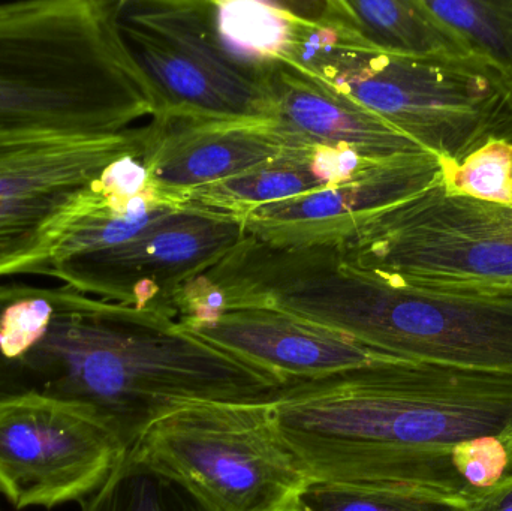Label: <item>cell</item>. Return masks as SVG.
Returning a JSON list of instances; mask_svg holds the SVG:
<instances>
[{
    "instance_id": "cell-1",
    "label": "cell",
    "mask_w": 512,
    "mask_h": 511,
    "mask_svg": "<svg viewBox=\"0 0 512 511\" xmlns=\"http://www.w3.org/2000/svg\"><path fill=\"white\" fill-rule=\"evenodd\" d=\"M267 413L313 482L372 485L405 453L512 428V375L388 356L289 384Z\"/></svg>"
},
{
    "instance_id": "cell-2",
    "label": "cell",
    "mask_w": 512,
    "mask_h": 511,
    "mask_svg": "<svg viewBox=\"0 0 512 511\" xmlns=\"http://www.w3.org/2000/svg\"><path fill=\"white\" fill-rule=\"evenodd\" d=\"M50 398L92 411L126 452L168 414L265 404L283 384L183 329L170 315L86 296L59 335Z\"/></svg>"
},
{
    "instance_id": "cell-3",
    "label": "cell",
    "mask_w": 512,
    "mask_h": 511,
    "mask_svg": "<svg viewBox=\"0 0 512 511\" xmlns=\"http://www.w3.org/2000/svg\"><path fill=\"white\" fill-rule=\"evenodd\" d=\"M119 0L0 3V129L114 135L158 116Z\"/></svg>"
},
{
    "instance_id": "cell-4",
    "label": "cell",
    "mask_w": 512,
    "mask_h": 511,
    "mask_svg": "<svg viewBox=\"0 0 512 511\" xmlns=\"http://www.w3.org/2000/svg\"><path fill=\"white\" fill-rule=\"evenodd\" d=\"M282 63L378 114L427 152L459 162L487 141L512 143V89L477 57L415 59L373 50L330 14L301 11Z\"/></svg>"
},
{
    "instance_id": "cell-5",
    "label": "cell",
    "mask_w": 512,
    "mask_h": 511,
    "mask_svg": "<svg viewBox=\"0 0 512 511\" xmlns=\"http://www.w3.org/2000/svg\"><path fill=\"white\" fill-rule=\"evenodd\" d=\"M333 245L397 284L512 299V209L447 194L441 183L367 216Z\"/></svg>"
},
{
    "instance_id": "cell-6",
    "label": "cell",
    "mask_w": 512,
    "mask_h": 511,
    "mask_svg": "<svg viewBox=\"0 0 512 511\" xmlns=\"http://www.w3.org/2000/svg\"><path fill=\"white\" fill-rule=\"evenodd\" d=\"M147 137V123L114 135L0 129V278L45 275L105 168L143 153Z\"/></svg>"
},
{
    "instance_id": "cell-7",
    "label": "cell",
    "mask_w": 512,
    "mask_h": 511,
    "mask_svg": "<svg viewBox=\"0 0 512 511\" xmlns=\"http://www.w3.org/2000/svg\"><path fill=\"white\" fill-rule=\"evenodd\" d=\"M267 404H197L156 422L129 452L188 480L219 511H298L313 480Z\"/></svg>"
},
{
    "instance_id": "cell-8",
    "label": "cell",
    "mask_w": 512,
    "mask_h": 511,
    "mask_svg": "<svg viewBox=\"0 0 512 511\" xmlns=\"http://www.w3.org/2000/svg\"><path fill=\"white\" fill-rule=\"evenodd\" d=\"M117 21L155 92V119H273L262 81L219 45L210 0H119Z\"/></svg>"
},
{
    "instance_id": "cell-9",
    "label": "cell",
    "mask_w": 512,
    "mask_h": 511,
    "mask_svg": "<svg viewBox=\"0 0 512 511\" xmlns=\"http://www.w3.org/2000/svg\"><path fill=\"white\" fill-rule=\"evenodd\" d=\"M348 333L388 356L512 375V299L397 284L372 275L352 294Z\"/></svg>"
},
{
    "instance_id": "cell-10",
    "label": "cell",
    "mask_w": 512,
    "mask_h": 511,
    "mask_svg": "<svg viewBox=\"0 0 512 511\" xmlns=\"http://www.w3.org/2000/svg\"><path fill=\"white\" fill-rule=\"evenodd\" d=\"M126 453L81 405L47 396L0 405V494L17 510L83 503Z\"/></svg>"
},
{
    "instance_id": "cell-11",
    "label": "cell",
    "mask_w": 512,
    "mask_h": 511,
    "mask_svg": "<svg viewBox=\"0 0 512 511\" xmlns=\"http://www.w3.org/2000/svg\"><path fill=\"white\" fill-rule=\"evenodd\" d=\"M245 236L240 219L183 206L120 245L56 258L45 275L86 296L171 317V297Z\"/></svg>"
},
{
    "instance_id": "cell-12",
    "label": "cell",
    "mask_w": 512,
    "mask_h": 511,
    "mask_svg": "<svg viewBox=\"0 0 512 511\" xmlns=\"http://www.w3.org/2000/svg\"><path fill=\"white\" fill-rule=\"evenodd\" d=\"M441 177L433 153L387 159L345 182L259 207L245 219L246 234L273 245L333 243L367 216L435 188Z\"/></svg>"
},
{
    "instance_id": "cell-13",
    "label": "cell",
    "mask_w": 512,
    "mask_h": 511,
    "mask_svg": "<svg viewBox=\"0 0 512 511\" xmlns=\"http://www.w3.org/2000/svg\"><path fill=\"white\" fill-rule=\"evenodd\" d=\"M188 332L271 375L283 387L388 357L342 333L273 309H231Z\"/></svg>"
},
{
    "instance_id": "cell-14",
    "label": "cell",
    "mask_w": 512,
    "mask_h": 511,
    "mask_svg": "<svg viewBox=\"0 0 512 511\" xmlns=\"http://www.w3.org/2000/svg\"><path fill=\"white\" fill-rule=\"evenodd\" d=\"M143 162L150 182L179 200L191 189L230 179L297 152L273 120L153 119Z\"/></svg>"
},
{
    "instance_id": "cell-15",
    "label": "cell",
    "mask_w": 512,
    "mask_h": 511,
    "mask_svg": "<svg viewBox=\"0 0 512 511\" xmlns=\"http://www.w3.org/2000/svg\"><path fill=\"white\" fill-rule=\"evenodd\" d=\"M273 125L300 149H351L375 161L430 153L387 120L286 63L262 72Z\"/></svg>"
},
{
    "instance_id": "cell-16",
    "label": "cell",
    "mask_w": 512,
    "mask_h": 511,
    "mask_svg": "<svg viewBox=\"0 0 512 511\" xmlns=\"http://www.w3.org/2000/svg\"><path fill=\"white\" fill-rule=\"evenodd\" d=\"M84 297L66 285H0V405L51 395L59 380L60 329Z\"/></svg>"
},
{
    "instance_id": "cell-17",
    "label": "cell",
    "mask_w": 512,
    "mask_h": 511,
    "mask_svg": "<svg viewBox=\"0 0 512 511\" xmlns=\"http://www.w3.org/2000/svg\"><path fill=\"white\" fill-rule=\"evenodd\" d=\"M327 6L363 44L381 53L415 59L474 57L423 0H328Z\"/></svg>"
},
{
    "instance_id": "cell-18",
    "label": "cell",
    "mask_w": 512,
    "mask_h": 511,
    "mask_svg": "<svg viewBox=\"0 0 512 511\" xmlns=\"http://www.w3.org/2000/svg\"><path fill=\"white\" fill-rule=\"evenodd\" d=\"M210 17L222 50L259 80L291 53L301 20L294 2L259 0L210 2Z\"/></svg>"
},
{
    "instance_id": "cell-19",
    "label": "cell",
    "mask_w": 512,
    "mask_h": 511,
    "mask_svg": "<svg viewBox=\"0 0 512 511\" xmlns=\"http://www.w3.org/2000/svg\"><path fill=\"white\" fill-rule=\"evenodd\" d=\"M313 150V149H312ZM312 150H297L230 179L191 189L179 201L191 209L245 219L259 207L325 188L310 164Z\"/></svg>"
},
{
    "instance_id": "cell-20",
    "label": "cell",
    "mask_w": 512,
    "mask_h": 511,
    "mask_svg": "<svg viewBox=\"0 0 512 511\" xmlns=\"http://www.w3.org/2000/svg\"><path fill=\"white\" fill-rule=\"evenodd\" d=\"M81 511H219L173 471L128 452Z\"/></svg>"
},
{
    "instance_id": "cell-21",
    "label": "cell",
    "mask_w": 512,
    "mask_h": 511,
    "mask_svg": "<svg viewBox=\"0 0 512 511\" xmlns=\"http://www.w3.org/2000/svg\"><path fill=\"white\" fill-rule=\"evenodd\" d=\"M472 56L498 72L512 89V0H423Z\"/></svg>"
},
{
    "instance_id": "cell-22",
    "label": "cell",
    "mask_w": 512,
    "mask_h": 511,
    "mask_svg": "<svg viewBox=\"0 0 512 511\" xmlns=\"http://www.w3.org/2000/svg\"><path fill=\"white\" fill-rule=\"evenodd\" d=\"M441 162V185L447 194L512 209L510 141L493 138L462 161Z\"/></svg>"
},
{
    "instance_id": "cell-23",
    "label": "cell",
    "mask_w": 512,
    "mask_h": 511,
    "mask_svg": "<svg viewBox=\"0 0 512 511\" xmlns=\"http://www.w3.org/2000/svg\"><path fill=\"white\" fill-rule=\"evenodd\" d=\"M298 511H465L411 489L364 483L313 482Z\"/></svg>"
},
{
    "instance_id": "cell-24",
    "label": "cell",
    "mask_w": 512,
    "mask_h": 511,
    "mask_svg": "<svg viewBox=\"0 0 512 511\" xmlns=\"http://www.w3.org/2000/svg\"><path fill=\"white\" fill-rule=\"evenodd\" d=\"M379 162L382 161L363 158L351 149L316 147L310 153V164H312L316 176L324 182L325 186L345 182V180L357 176L361 171L367 170V168L373 167Z\"/></svg>"
},
{
    "instance_id": "cell-25",
    "label": "cell",
    "mask_w": 512,
    "mask_h": 511,
    "mask_svg": "<svg viewBox=\"0 0 512 511\" xmlns=\"http://www.w3.org/2000/svg\"><path fill=\"white\" fill-rule=\"evenodd\" d=\"M465 511H512V482L463 507Z\"/></svg>"
}]
</instances>
